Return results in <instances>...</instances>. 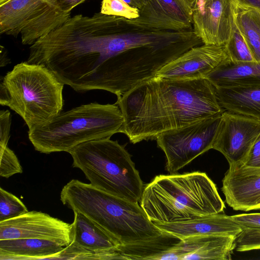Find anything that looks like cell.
Masks as SVG:
<instances>
[{
  "label": "cell",
  "mask_w": 260,
  "mask_h": 260,
  "mask_svg": "<svg viewBox=\"0 0 260 260\" xmlns=\"http://www.w3.org/2000/svg\"><path fill=\"white\" fill-rule=\"evenodd\" d=\"M100 12L128 19L139 16V9L131 6L123 0H102Z\"/></svg>",
  "instance_id": "484cf974"
},
{
  "label": "cell",
  "mask_w": 260,
  "mask_h": 260,
  "mask_svg": "<svg viewBox=\"0 0 260 260\" xmlns=\"http://www.w3.org/2000/svg\"><path fill=\"white\" fill-rule=\"evenodd\" d=\"M140 205L153 222L185 221L222 212L225 205L205 173L156 176L144 186Z\"/></svg>",
  "instance_id": "7a4b0ae2"
},
{
  "label": "cell",
  "mask_w": 260,
  "mask_h": 260,
  "mask_svg": "<svg viewBox=\"0 0 260 260\" xmlns=\"http://www.w3.org/2000/svg\"><path fill=\"white\" fill-rule=\"evenodd\" d=\"M225 45L232 61H255L243 36L235 23L233 27L231 37Z\"/></svg>",
  "instance_id": "cb8c5ba5"
},
{
  "label": "cell",
  "mask_w": 260,
  "mask_h": 260,
  "mask_svg": "<svg viewBox=\"0 0 260 260\" xmlns=\"http://www.w3.org/2000/svg\"><path fill=\"white\" fill-rule=\"evenodd\" d=\"M123 122L121 111L115 103H91L61 111L28 129V136L35 149L41 153L69 152L83 143L122 133Z\"/></svg>",
  "instance_id": "277c9868"
},
{
  "label": "cell",
  "mask_w": 260,
  "mask_h": 260,
  "mask_svg": "<svg viewBox=\"0 0 260 260\" xmlns=\"http://www.w3.org/2000/svg\"><path fill=\"white\" fill-rule=\"evenodd\" d=\"M233 1L235 23L253 59L260 62V11Z\"/></svg>",
  "instance_id": "7402d4cb"
},
{
  "label": "cell",
  "mask_w": 260,
  "mask_h": 260,
  "mask_svg": "<svg viewBox=\"0 0 260 260\" xmlns=\"http://www.w3.org/2000/svg\"><path fill=\"white\" fill-rule=\"evenodd\" d=\"M214 88L218 103L224 111L260 121V86Z\"/></svg>",
  "instance_id": "d6986e66"
},
{
  "label": "cell",
  "mask_w": 260,
  "mask_h": 260,
  "mask_svg": "<svg viewBox=\"0 0 260 260\" xmlns=\"http://www.w3.org/2000/svg\"><path fill=\"white\" fill-rule=\"evenodd\" d=\"M181 240L177 236L162 231L149 239L120 245L118 250L123 259L160 260L163 255Z\"/></svg>",
  "instance_id": "44dd1931"
},
{
  "label": "cell",
  "mask_w": 260,
  "mask_h": 260,
  "mask_svg": "<svg viewBox=\"0 0 260 260\" xmlns=\"http://www.w3.org/2000/svg\"><path fill=\"white\" fill-rule=\"evenodd\" d=\"M74 213V243L93 251L118 249L120 243L109 233L83 213L78 211Z\"/></svg>",
  "instance_id": "ffe728a7"
},
{
  "label": "cell",
  "mask_w": 260,
  "mask_h": 260,
  "mask_svg": "<svg viewBox=\"0 0 260 260\" xmlns=\"http://www.w3.org/2000/svg\"><path fill=\"white\" fill-rule=\"evenodd\" d=\"M0 176L8 178L22 173L20 163L13 150L7 146H0Z\"/></svg>",
  "instance_id": "4316f807"
},
{
  "label": "cell",
  "mask_w": 260,
  "mask_h": 260,
  "mask_svg": "<svg viewBox=\"0 0 260 260\" xmlns=\"http://www.w3.org/2000/svg\"><path fill=\"white\" fill-rule=\"evenodd\" d=\"M64 85L46 67L22 62L1 81L0 104L20 116L29 129L62 111Z\"/></svg>",
  "instance_id": "5b68a950"
},
{
  "label": "cell",
  "mask_w": 260,
  "mask_h": 260,
  "mask_svg": "<svg viewBox=\"0 0 260 260\" xmlns=\"http://www.w3.org/2000/svg\"><path fill=\"white\" fill-rule=\"evenodd\" d=\"M260 134V121L224 111L213 148L225 157L229 165L244 163Z\"/></svg>",
  "instance_id": "30bf717a"
},
{
  "label": "cell",
  "mask_w": 260,
  "mask_h": 260,
  "mask_svg": "<svg viewBox=\"0 0 260 260\" xmlns=\"http://www.w3.org/2000/svg\"><path fill=\"white\" fill-rule=\"evenodd\" d=\"M68 153L73 167L81 170L93 186L134 203L140 202L144 184L131 155L117 141H89Z\"/></svg>",
  "instance_id": "8992f818"
},
{
  "label": "cell",
  "mask_w": 260,
  "mask_h": 260,
  "mask_svg": "<svg viewBox=\"0 0 260 260\" xmlns=\"http://www.w3.org/2000/svg\"><path fill=\"white\" fill-rule=\"evenodd\" d=\"M64 205L81 212L115 238L120 245L141 241L160 234L138 203L99 190L72 179L60 195Z\"/></svg>",
  "instance_id": "3957f363"
},
{
  "label": "cell",
  "mask_w": 260,
  "mask_h": 260,
  "mask_svg": "<svg viewBox=\"0 0 260 260\" xmlns=\"http://www.w3.org/2000/svg\"><path fill=\"white\" fill-rule=\"evenodd\" d=\"M222 182L225 202L234 210L260 209V167L230 164Z\"/></svg>",
  "instance_id": "4fadbf2b"
},
{
  "label": "cell",
  "mask_w": 260,
  "mask_h": 260,
  "mask_svg": "<svg viewBox=\"0 0 260 260\" xmlns=\"http://www.w3.org/2000/svg\"><path fill=\"white\" fill-rule=\"evenodd\" d=\"M131 6L140 10L146 3L147 0H123Z\"/></svg>",
  "instance_id": "836d02e7"
},
{
  "label": "cell",
  "mask_w": 260,
  "mask_h": 260,
  "mask_svg": "<svg viewBox=\"0 0 260 260\" xmlns=\"http://www.w3.org/2000/svg\"><path fill=\"white\" fill-rule=\"evenodd\" d=\"M1 67H3L6 66L7 64L9 63V59H8L7 55V51L5 48L1 46Z\"/></svg>",
  "instance_id": "e575fe53"
},
{
  "label": "cell",
  "mask_w": 260,
  "mask_h": 260,
  "mask_svg": "<svg viewBox=\"0 0 260 260\" xmlns=\"http://www.w3.org/2000/svg\"><path fill=\"white\" fill-rule=\"evenodd\" d=\"M11 115L9 111H0V146H7L10 137Z\"/></svg>",
  "instance_id": "f546056e"
},
{
  "label": "cell",
  "mask_w": 260,
  "mask_h": 260,
  "mask_svg": "<svg viewBox=\"0 0 260 260\" xmlns=\"http://www.w3.org/2000/svg\"><path fill=\"white\" fill-rule=\"evenodd\" d=\"M10 0H0V5H2Z\"/></svg>",
  "instance_id": "8d00e7d4"
},
{
  "label": "cell",
  "mask_w": 260,
  "mask_h": 260,
  "mask_svg": "<svg viewBox=\"0 0 260 260\" xmlns=\"http://www.w3.org/2000/svg\"><path fill=\"white\" fill-rule=\"evenodd\" d=\"M49 259H123L118 249L112 250L93 251L84 248L72 242Z\"/></svg>",
  "instance_id": "603a6c76"
},
{
  "label": "cell",
  "mask_w": 260,
  "mask_h": 260,
  "mask_svg": "<svg viewBox=\"0 0 260 260\" xmlns=\"http://www.w3.org/2000/svg\"><path fill=\"white\" fill-rule=\"evenodd\" d=\"M222 114L167 132L156 139L158 146L166 155V169L169 174L177 173L198 156L213 148Z\"/></svg>",
  "instance_id": "ba28073f"
},
{
  "label": "cell",
  "mask_w": 260,
  "mask_h": 260,
  "mask_svg": "<svg viewBox=\"0 0 260 260\" xmlns=\"http://www.w3.org/2000/svg\"><path fill=\"white\" fill-rule=\"evenodd\" d=\"M239 3L255 8L260 11V0H234Z\"/></svg>",
  "instance_id": "d6a6232c"
},
{
  "label": "cell",
  "mask_w": 260,
  "mask_h": 260,
  "mask_svg": "<svg viewBox=\"0 0 260 260\" xmlns=\"http://www.w3.org/2000/svg\"><path fill=\"white\" fill-rule=\"evenodd\" d=\"M235 248L239 252L260 249V229L242 230L236 238Z\"/></svg>",
  "instance_id": "83f0119b"
},
{
  "label": "cell",
  "mask_w": 260,
  "mask_h": 260,
  "mask_svg": "<svg viewBox=\"0 0 260 260\" xmlns=\"http://www.w3.org/2000/svg\"><path fill=\"white\" fill-rule=\"evenodd\" d=\"M28 211L19 198L0 187V222L18 217Z\"/></svg>",
  "instance_id": "d4e9b609"
},
{
  "label": "cell",
  "mask_w": 260,
  "mask_h": 260,
  "mask_svg": "<svg viewBox=\"0 0 260 260\" xmlns=\"http://www.w3.org/2000/svg\"><path fill=\"white\" fill-rule=\"evenodd\" d=\"M63 248L56 242L47 240H0V260L49 259Z\"/></svg>",
  "instance_id": "ac0fdd59"
},
{
  "label": "cell",
  "mask_w": 260,
  "mask_h": 260,
  "mask_svg": "<svg viewBox=\"0 0 260 260\" xmlns=\"http://www.w3.org/2000/svg\"><path fill=\"white\" fill-rule=\"evenodd\" d=\"M206 78L215 88L260 86V62L229 60L211 72Z\"/></svg>",
  "instance_id": "e0dca14e"
},
{
  "label": "cell",
  "mask_w": 260,
  "mask_h": 260,
  "mask_svg": "<svg viewBox=\"0 0 260 260\" xmlns=\"http://www.w3.org/2000/svg\"><path fill=\"white\" fill-rule=\"evenodd\" d=\"M55 9L63 12L71 13L75 7L86 0H44Z\"/></svg>",
  "instance_id": "4dcf8cb0"
},
{
  "label": "cell",
  "mask_w": 260,
  "mask_h": 260,
  "mask_svg": "<svg viewBox=\"0 0 260 260\" xmlns=\"http://www.w3.org/2000/svg\"><path fill=\"white\" fill-rule=\"evenodd\" d=\"M153 223L161 231L176 236L180 239L205 235L238 237L242 231L231 216L221 213L185 221Z\"/></svg>",
  "instance_id": "2e32d148"
},
{
  "label": "cell",
  "mask_w": 260,
  "mask_h": 260,
  "mask_svg": "<svg viewBox=\"0 0 260 260\" xmlns=\"http://www.w3.org/2000/svg\"><path fill=\"white\" fill-rule=\"evenodd\" d=\"M192 27L203 44L225 45L235 23L232 0H196L191 6Z\"/></svg>",
  "instance_id": "8fae6325"
},
{
  "label": "cell",
  "mask_w": 260,
  "mask_h": 260,
  "mask_svg": "<svg viewBox=\"0 0 260 260\" xmlns=\"http://www.w3.org/2000/svg\"><path fill=\"white\" fill-rule=\"evenodd\" d=\"M135 25L159 30L180 31L192 28V8L186 0H147Z\"/></svg>",
  "instance_id": "5bb4252c"
},
{
  "label": "cell",
  "mask_w": 260,
  "mask_h": 260,
  "mask_svg": "<svg viewBox=\"0 0 260 260\" xmlns=\"http://www.w3.org/2000/svg\"><path fill=\"white\" fill-rule=\"evenodd\" d=\"M122 133L133 144L221 114L215 88L206 78L180 80L156 76L117 98Z\"/></svg>",
  "instance_id": "6da1fadb"
},
{
  "label": "cell",
  "mask_w": 260,
  "mask_h": 260,
  "mask_svg": "<svg viewBox=\"0 0 260 260\" xmlns=\"http://www.w3.org/2000/svg\"><path fill=\"white\" fill-rule=\"evenodd\" d=\"M69 17L44 0H10L0 5V33L14 37L20 34L22 43L31 45Z\"/></svg>",
  "instance_id": "52a82bcc"
},
{
  "label": "cell",
  "mask_w": 260,
  "mask_h": 260,
  "mask_svg": "<svg viewBox=\"0 0 260 260\" xmlns=\"http://www.w3.org/2000/svg\"><path fill=\"white\" fill-rule=\"evenodd\" d=\"M74 226L41 211H31L0 222V240L38 239L56 242L63 247L74 240Z\"/></svg>",
  "instance_id": "9c48e42d"
},
{
  "label": "cell",
  "mask_w": 260,
  "mask_h": 260,
  "mask_svg": "<svg viewBox=\"0 0 260 260\" xmlns=\"http://www.w3.org/2000/svg\"><path fill=\"white\" fill-rule=\"evenodd\" d=\"M189 5L191 6L196 0H186Z\"/></svg>",
  "instance_id": "d590c367"
},
{
  "label": "cell",
  "mask_w": 260,
  "mask_h": 260,
  "mask_svg": "<svg viewBox=\"0 0 260 260\" xmlns=\"http://www.w3.org/2000/svg\"><path fill=\"white\" fill-rule=\"evenodd\" d=\"M244 164L250 167H260V134Z\"/></svg>",
  "instance_id": "1f68e13d"
},
{
  "label": "cell",
  "mask_w": 260,
  "mask_h": 260,
  "mask_svg": "<svg viewBox=\"0 0 260 260\" xmlns=\"http://www.w3.org/2000/svg\"><path fill=\"white\" fill-rule=\"evenodd\" d=\"M231 60L225 45H200L184 52L164 66L156 76L187 80L206 78L213 70Z\"/></svg>",
  "instance_id": "7c38bea8"
},
{
  "label": "cell",
  "mask_w": 260,
  "mask_h": 260,
  "mask_svg": "<svg viewBox=\"0 0 260 260\" xmlns=\"http://www.w3.org/2000/svg\"><path fill=\"white\" fill-rule=\"evenodd\" d=\"M237 237L205 235L181 240L169 252L170 259H231Z\"/></svg>",
  "instance_id": "9a60e30c"
},
{
  "label": "cell",
  "mask_w": 260,
  "mask_h": 260,
  "mask_svg": "<svg viewBox=\"0 0 260 260\" xmlns=\"http://www.w3.org/2000/svg\"><path fill=\"white\" fill-rule=\"evenodd\" d=\"M231 217L242 230L260 229V213L241 214Z\"/></svg>",
  "instance_id": "f1b7e54d"
}]
</instances>
